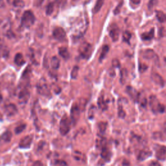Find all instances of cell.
I'll list each match as a JSON object with an SVG mask.
<instances>
[{"label":"cell","mask_w":166,"mask_h":166,"mask_svg":"<svg viewBox=\"0 0 166 166\" xmlns=\"http://www.w3.org/2000/svg\"><path fill=\"white\" fill-rule=\"evenodd\" d=\"M104 0H97L96 5L93 9V13L94 14H96L98 12H99L101 9L102 8V7H103L104 4Z\"/></svg>","instance_id":"obj_26"},{"label":"cell","mask_w":166,"mask_h":166,"mask_svg":"<svg viewBox=\"0 0 166 166\" xmlns=\"http://www.w3.org/2000/svg\"><path fill=\"white\" fill-rule=\"evenodd\" d=\"M72 156L76 160H83V157L84 156V154L79 151H74Z\"/></svg>","instance_id":"obj_32"},{"label":"cell","mask_w":166,"mask_h":166,"mask_svg":"<svg viewBox=\"0 0 166 166\" xmlns=\"http://www.w3.org/2000/svg\"><path fill=\"white\" fill-rule=\"evenodd\" d=\"M51 65L54 70H58L60 67V60L56 56H53L51 60Z\"/></svg>","instance_id":"obj_24"},{"label":"cell","mask_w":166,"mask_h":166,"mask_svg":"<svg viewBox=\"0 0 166 166\" xmlns=\"http://www.w3.org/2000/svg\"><path fill=\"white\" fill-rule=\"evenodd\" d=\"M154 36V29L152 28L149 32H146L142 34L141 38L144 41H150L151 40Z\"/></svg>","instance_id":"obj_17"},{"label":"cell","mask_w":166,"mask_h":166,"mask_svg":"<svg viewBox=\"0 0 166 166\" xmlns=\"http://www.w3.org/2000/svg\"><path fill=\"white\" fill-rule=\"evenodd\" d=\"M81 115V108H79V105L77 103H73L71 106L70 110L71 121L73 125H75L80 118Z\"/></svg>","instance_id":"obj_6"},{"label":"cell","mask_w":166,"mask_h":166,"mask_svg":"<svg viewBox=\"0 0 166 166\" xmlns=\"http://www.w3.org/2000/svg\"><path fill=\"white\" fill-rule=\"evenodd\" d=\"M118 116H119V118L122 119L125 118V116H126V113L123 110V107L121 104L119 105L118 108Z\"/></svg>","instance_id":"obj_35"},{"label":"cell","mask_w":166,"mask_h":166,"mask_svg":"<svg viewBox=\"0 0 166 166\" xmlns=\"http://www.w3.org/2000/svg\"><path fill=\"white\" fill-rule=\"evenodd\" d=\"M52 88L53 90V91L55 92V93H59L60 92V88H59V86H56V85H53L52 86Z\"/></svg>","instance_id":"obj_42"},{"label":"cell","mask_w":166,"mask_h":166,"mask_svg":"<svg viewBox=\"0 0 166 166\" xmlns=\"http://www.w3.org/2000/svg\"><path fill=\"white\" fill-rule=\"evenodd\" d=\"M98 106H99V108L103 111L106 110L108 108V104L107 102L104 100V97L103 96H101L99 98H98V101H97Z\"/></svg>","instance_id":"obj_19"},{"label":"cell","mask_w":166,"mask_h":166,"mask_svg":"<svg viewBox=\"0 0 166 166\" xmlns=\"http://www.w3.org/2000/svg\"><path fill=\"white\" fill-rule=\"evenodd\" d=\"M119 33V29L116 24H113L110 26V27H109V35H110L113 42H117L118 40Z\"/></svg>","instance_id":"obj_8"},{"label":"cell","mask_w":166,"mask_h":166,"mask_svg":"<svg viewBox=\"0 0 166 166\" xmlns=\"http://www.w3.org/2000/svg\"><path fill=\"white\" fill-rule=\"evenodd\" d=\"M112 65H113V66L115 67H119V66H120L119 61L118 60H117V59L113 60V61H112Z\"/></svg>","instance_id":"obj_43"},{"label":"cell","mask_w":166,"mask_h":166,"mask_svg":"<svg viewBox=\"0 0 166 166\" xmlns=\"http://www.w3.org/2000/svg\"><path fill=\"white\" fill-rule=\"evenodd\" d=\"M152 155V153L150 150L147 149H143L139 153V155L138 156V160L139 161H143L146 159H147L150 156Z\"/></svg>","instance_id":"obj_16"},{"label":"cell","mask_w":166,"mask_h":166,"mask_svg":"<svg viewBox=\"0 0 166 166\" xmlns=\"http://www.w3.org/2000/svg\"><path fill=\"white\" fill-rule=\"evenodd\" d=\"M13 5L14 7H24V2L23 0H14Z\"/></svg>","instance_id":"obj_37"},{"label":"cell","mask_w":166,"mask_h":166,"mask_svg":"<svg viewBox=\"0 0 166 166\" xmlns=\"http://www.w3.org/2000/svg\"><path fill=\"white\" fill-rule=\"evenodd\" d=\"M5 112L7 116H13L18 113V108L14 104L10 103L5 107Z\"/></svg>","instance_id":"obj_12"},{"label":"cell","mask_w":166,"mask_h":166,"mask_svg":"<svg viewBox=\"0 0 166 166\" xmlns=\"http://www.w3.org/2000/svg\"><path fill=\"white\" fill-rule=\"evenodd\" d=\"M37 91L40 95L45 97H50L51 91L47 81L44 78L40 79L37 84Z\"/></svg>","instance_id":"obj_2"},{"label":"cell","mask_w":166,"mask_h":166,"mask_svg":"<svg viewBox=\"0 0 166 166\" xmlns=\"http://www.w3.org/2000/svg\"><path fill=\"white\" fill-rule=\"evenodd\" d=\"M33 166H43V164L40 161H36L34 162Z\"/></svg>","instance_id":"obj_48"},{"label":"cell","mask_w":166,"mask_h":166,"mask_svg":"<svg viewBox=\"0 0 166 166\" xmlns=\"http://www.w3.org/2000/svg\"><path fill=\"white\" fill-rule=\"evenodd\" d=\"M79 67L78 66H75L72 71H71V77L72 79H76L77 76H78V73H79Z\"/></svg>","instance_id":"obj_34"},{"label":"cell","mask_w":166,"mask_h":166,"mask_svg":"<svg viewBox=\"0 0 166 166\" xmlns=\"http://www.w3.org/2000/svg\"><path fill=\"white\" fill-rule=\"evenodd\" d=\"M44 0H34V5L35 7H40L42 4Z\"/></svg>","instance_id":"obj_41"},{"label":"cell","mask_w":166,"mask_h":166,"mask_svg":"<svg viewBox=\"0 0 166 166\" xmlns=\"http://www.w3.org/2000/svg\"><path fill=\"white\" fill-rule=\"evenodd\" d=\"M14 62L18 66H23L25 63L24 56L21 53H17L14 57Z\"/></svg>","instance_id":"obj_21"},{"label":"cell","mask_w":166,"mask_h":166,"mask_svg":"<svg viewBox=\"0 0 166 166\" xmlns=\"http://www.w3.org/2000/svg\"><path fill=\"white\" fill-rule=\"evenodd\" d=\"M95 108V107H94V106L93 107L92 106V107L90 108V112H89V113H88V117H89V118H90V119H92V118H93V114H94V112H93V109Z\"/></svg>","instance_id":"obj_45"},{"label":"cell","mask_w":166,"mask_h":166,"mask_svg":"<svg viewBox=\"0 0 166 166\" xmlns=\"http://www.w3.org/2000/svg\"><path fill=\"white\" fill-rule=\"evenodd\" d=\"M109 46L108 45H104L103 47V49H102V51L101 53V55L99 56V62H102L105 57H106L107 55L108 54V53L109 51Z\"/></svg>","instance_id":"obj_25"},{"label":"cell","mask_w":166,"mask_h":166,"mask_svg":"<svg viewBox=\"0 0 166 166\" xmlns=\"http://www.w3.org/2000/svg\"><path fill=\"white\" fill-rule=\"evenodd\" d=\"M131 36H132V35L129 31H124L123 33V40L124 42H127L128 44H129V42H130V40L131 39Z\"/></svg>","instance_id":"obj_30"},{"label":"cell","mask_w":166,"mask_h":166,"mask_svg":"<svg viewBox=\"0 0 166 166\" xmlns=\"http://www.w3.org/2000/svg\"><path fill=\"white\" fill-rule=\"evenodd\" d=\"M55 164L56 165H60V166H66L67 165V164H66V162H64V161H63V160H56L55 162Z\"/></svg>","instance_id":"obj_44"},{"label":"cell","mask_w":166,"mask_h":166,"mask_svg":"<svg viewBox=\"0 0 166 166\" xmlns=\"http://www.w3.org/2000/svg\"><path fill=\"white\" fill-rule=\"evenodd\" d=\"M158 0H150L148 3V9L149 10H152L154 7L158 5Z\"/></svg>","instance_id":"obj_36"},{"label":"cell","mask_w":166,"mask_h":166,"mask_svg":"<svg viewBox=\"0 0 166 166\" xmlns=\"http://www.w3.org/2000/svg\"><path fill=\"white\" fill-rule=\"evenodd\" d=\"M151 79H152L154 83H156V84L162 86V87H164V86H165V81L164 80V79L162 78L161 75H160L158 73H152Z\"/></svg>","instance_id":"obj_14"},{"label":"cell","mask_w":166,"mask_h":166,"mask_svg":"<svg viewBox=\"0 0 166 166\" xmlns=\"http://www.w3.org/2000/svg\"><path fill=\"white\" fill-rule=\"evenodd\" d=\"M54 10V3H50L47 5L46 7V13L47 16H50V15L53 13Z\"/></svg>","instance_id":"obj_31"},{"label":"cell","mask_w":166,"mask_h":166,"mask_svg":"<svg viewBox=\"0 0 166 166\" xmlns=\"http://www.w3.org/2000/svg\"><path fill=\"white\" fill-rule=\"evenodd\" d=\"M56 3L59 5H64L66 2V0H55Z\"/></svg>","instance_id":"obj_46"},{"label":"cell","mask_w":166,"mask_h":166,"mask_svg":"<svg viewBox=\"0 0 166 166\" xmlns=\"http://www.w3.org/2000/svg\"><path fill=\"white\" fill-rule=\"evenodd\" d=\"M156 18L160 23H164L166 20V16L164 12L161 10H156Z\"/></svg>","instance_id":"obj_27"},{"label":"cell","mask_w":166,"mask_h":166,"mask_svg":"<svg viewBox=\"0 0 166 166\" xmlns=\"http://www.w3.org/2000/svg\"><path fill=\"white\" fill-rule=\"evenodd\" d=\"M30 98V92L27 89H22L19 93L18 100L20 104H26Z\"/></svg>","instance_id":"obj_10"},{"label":"cell","mask_w":166,"mask_h":166,"mask_svg":"<svg viewBox=\"0 0 166 166\" xmlns=\"http://www.w3.org/2000/svg\"><path fill=\"white\" fill-rule=\"evenodd\" d=\"M107 125H108V124H107V122H101L99 123V124H98V128H99V130L100 131V133H104L107 129Z\"/></svg>","instance_id":"obj_29"},{"label":"cell","mask_w":166,"mask_h":166,"mask_svg":"<svg viewBox=\"0 0 166 166\" xmlns=\"http://www.w3.org/2000/svg\"><path fill=\"white\" fill-rule=\"evenodd\" d=\"M147 67H148V66H147L146 64H145L140 63V64H139V72H140V73L144 72V71H146L147 69Z\"/></svg>","instance_id":"obj_39"},{"label":"cell","mask_w":166,"mask_h":166,"mask_svg":"<svg viewBox=\"0 0 166 166\" xmlns=\"http://www.w3.org/2000/svg\"><path fill=\"white\" fill-rule=\"evenodd\" d=\"M149 104L151 110L154 113H164L165 112V106L163 104L159 103L157 97L152 95L149 97Z\"/></svg>","instance_id":"obj_3"},{"label":"cell","mask_w":166,"mask_h":166,"mask_svg":"<svg viewBox=\"0 0 166 166\" xmlns=\"http://www.w3.org/2000/svg\"><path fill=\"white\" fill-rule=\"evenodd\" d=\"M126 90H127V93L129 94V96L132 98V99H133L134 101H136L138 95V92H137L136 90L134 88H133L130 86H127Z\"/></svg>","instance_id":"obj_20"},{"label":"cell","mask_w":166,"mask_h":166,"mask_svg":"<svg viewBox=\"0 0 166 166\" xmlns=\"http://www.w3.org/2000/svg\"><path fill=\"white\" fill-rule=\"evenodd\" d=\"M130 1L133 3H134V4H135V5H138V4H139V3H140L141 0H130Z\"/></svg>","instance_id":"obj_49"},{"label":"cell","mask_w":166,"mask_h":166,"mask_svg":"<svg viewBox=\"0 0 166 166\" xmlns=\"http://www.w3.org/2000/svg\"><path fill=\"white\" fill-rule=\"evenodd\" d=\"M33 139V138L32 135L26 136L20 140V143H19V147L22 149L29 148L32 144Z\"/></svg>","instance_id":"obj_11"},{"label":"cell","mask_w":166,"mask_h":166,"mask_svg":"<svg viewBox=\"0 0 166 166\" xmlns=\"http://www.w3.org/2000/svg\"><path fill=\"white\" fill-rule=\"evenodd\" d=\"M101 156L104 161L108 162H110L111 160L112 153L110 150L107 147H104L102 149Z\"/></svg>","instance_id":"obj_15"},{"label":"cell","mask_w":166,"mask_h":166,"mask_svg":"<svg viewBox=\"0 0 166 166\" xmlns=\"http://www.w3.org/2000/svg\"><path fill=\"white\" fill-rule=\"evenodd\" d=\"M107 145V139L104 138H102L101 139H98L97 141V146L98 148H100V149H103L104 147H106Z\"/></svg>","instance_id":"obj_28"},{"label":"cell","mask_w":166,"mask_h":166,"mask_svg":"<svg viewBox=\"0 0 166 166\" xmlns=\"http://www.w3.org/2000/svg\"><path fill=\"white\" fill-rule=\"evenodd\" d=\"M165 154H166V148L164 145L160 146L156 149V157L158 160L164 161L165 160Z\"/></svg>","instance_id":"obj_13"},{"label":"cell","mask_w":166,"mask_h":166,"mask_svg":"<svg viewBox=\"0 0 166 166\" xmlns=\"http://www.w3.org/2000/svg\"><path fill=\"white\" fill-rule=\"evenodd\" d=\"M12 137H13L12 133H11V132L9 130H7L1 135V139H2V141L7 142V143H9L10 142L11 139H12Z\"/></svg>","instance_id":"obj_23"},{"label":"cell","mask_w":166,"mask_h":166,"mask_svg":"<svg viewBox=\"0 0 166 166\" xmlns=\"http://www.w3.org/2000/svg\"><path fill=\"white\" fill-rule=\"evenodd\" d=\"M93 50V49L91 44L86 42H84L79 46V51L83 59H89L92 54Z\"/></svg>","instance_id":"obj_4"},{"label":"cell","mask_w":166,"mask_h":166,"mask_svg":"<svg viewBox=\"0 0 166 166\" xmlns=\"http://www.w3.org/2000/svg\"><path fill=\"white\" fill-rule=\"evenodd\" d=\"M149 166H161L160 164L156 161H152L150 162Z\"/></svg>","instance_id":"obj_47"},{"label":"cell","mask_w":166,"mask_h":166,"mask_svg":"<svg viewBox=\"0 0 166 166\" xmlns=\"http://www.w3.org/2000/svg\"><path fill=\"white\" fill-rule=\"evenodd\" d=\"M35 21V16L31 10H26L21 18V26L25 28H29Z\"/></svg>","instance_id":"obj_1"},{"label":"cell","mask_w":166,"mask_h":166,"mask_svg":"<svg viewBox=\"0 0 166 166\" xmlns=\"http://www.w3.org/2000/svg\"><path fill=\"white\" fill-rule=\"evenodd\" d=\"M59 53L64 59L67 60L70 58V53L65 47H61L59 49Z\"/></svg>","instance_id":"obj_22"},{"label":"cell","mask_w":166,"mask_h":166,"mask_svg":"<svg viewBox=\"0 0 166 166\" xmlns=\"http://www.w3.org/2000/svg\"><path fill=\"white\" fill-rule=\"evenodd\" d=\"M53 35L55 39H56V40L60 41V42L64 40L66 37V34L64 29L60 27H56L53 30Z\"/></svg>","instance_id":"obj_7"},{"label":"cell","mask_w":166,"mask_h":166,"mask_svg":"<svg viewBox=\"0 0 166 166\" xmlns=\"http://www.w3.org/2000/svg\"><path fill=\"white\" fill-rule=\"evenodd\" d=\"M136 101L138 102L139 104L142 107L145 108L146 107L147 105V99H146V96L143 92H141V93H138V97H137V100Z\"/></svg>","instance_id":"obj_18"},{"label":"cell","mask_w":166,"mask_h":166,"mask_svg":"<svg viewBox=\"0 0 166 166\" xmlns=\"http://www.w3.org/2000/svg\"><path fill=\"white\" fill-rule=\"evenodd\" d=\"M127 77V72L126 70H122V72H121V81H122V83H124L125 82L126 78Z\"/></svg>","instance_id":"obj_38"},{"label":"cell","mask_w":166,"mask_h":166,"mask_svg":"<svg viewBox=\"0 0 166 166\" xmlns=\"http://www.w3.org/2000/svg\"><path fill=\"white\" fill-rule=\"evenodd\" d=\"M71 129V121L67 115L64 116L60 122V133L65 136L69 133Z\"/></svg>","instance_id":"obj_5"},{"label":"cell","mask_w":166,"mask_h":166,"mask_svg":"<svg viewBox=\"0 0 166 166\" xmlns=\"http://www.w3.org/2000/svg\"><path fill=\"white\" fill-rule=\"evenodd\" d=\"M26 128V124H21L20 125H18L17 127H16V129L14 130L15 133L16 134H20L23 132Z\"/></svg>","instance_id":"obj_33"},{"label":"cell","mask_w":166,"mask_h":166,"mask_svg":"<svg viewBox=\"0 0 166 166\" xmlns=\"http://www.w3.org/2000/svg\"><path fill=\"white\" fill-rule=\"evenodd\" d=\"M123 1H122V2H121V3H119V4L117 6L116 8L114 9V13L115 14H118V13H119L120 12V10H121V8L122 7V5H123Z\"/></svg>","instance_id":"obj_40"},{"label":"cell","mask_w":166,"mask_h":166,"mask_svg":"<svg viewBox=\"0 0 166 166\" xmlns=\"http://www.w3.org/2000/svg\"><path fill=\"white\" fill-rule=\"evenodd\" d=\"M142 56L145 59L154 60L155 63H158V62H159L158 55L155 53V52L152 50H145L142 53Z\"/></svg>","instance_id":"obj_9"}]
</instances>
